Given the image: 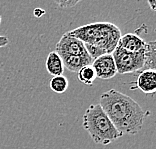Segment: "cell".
<instances>
[{
    "instance_id": "cell-1",
    "label": "cell",
    "mask_w": 156,
    "mask_h": 149,
    "mask_svg": "<svg viewBox=\"0 0 156 149\" xmlns=\"http://www.w3.org/2000/svg\"><path fill=\"white\" fill-rule=\"evenodd\" d=\"M99 104L122 135H135L140 132L145 117L150 115V112L143 110L133 98L116 89L102 93Z\"/></svg>"
},
{
    "instance_id": "cell-2",
    "label": "cell",
    "mask_w": 156,
    "mask_h": 149,
    "mask_svg": "<svg viewBox=\"0 0 156 149\" xmlns=\"http://www.w3.org/2000/svg\"><path fill=\"white\" fill-rule=\"evenodd\" d=\"M66 33L82 41L87 53L93 59L103 54H111L121 37L120 29L110 22L86 24Z\"/></svg>"
},
{
    "instance_id": "cell-3",
    "label": "cell",
    "mask_w": 156,
    "mask_h": 149,
    "mask_svg": "<svg viewBox=\"0 0 156 149\" xmlns=\"http://www.w3.org/2000/svg\"><path fill=\"white\" fill-rule=\"evenodd\" d=\"M83 128L94 143L108 145L123 136L106 115L100 104H91L83 115Z\"/></svg>"
},
{
    "instance_id": "cell-4",
    "label": "cell",
    "mask_w": 156,
    "mask_h": 149,
    "mask_svg": "<svg viewBox=\"0 0 156 149\" xmlns=\"http://www.w3.org/2000/svg\"><path fill=\"white\" fill-rule=\"evenodd\" d=\"M144 50L130 52L117 45L112 52L117 73L128 74L140 72L144 65Z\"/></svg>"
},
{
    "instance_id": "cell-5",
    "label": "cell",
    "mask_w": 156,
    "mask_h": 149,
    "mask_svg": "<svg viewBox=\"0 0 156 149\" xmlns=\"http://www.w3.org/2000/svg\"><path fill=\"white\" fill-rule=\"evenodd\" d=\"M55 51L60 55V57H63V56L82 55L87 53L82 41L79 40L78 38L70 36L66 32L62 35L61 38L57 42Z\"/></svg>"
},
{
    "instance_id": "cell-6",
    "label": "cell",
    "mask_w": 156,
    "mask_h": 149,
    "mask_svg": "<svg viewBox=\"0 0 156 149\" xmlns=\"http://www.w3.org/2000/svg\"><path fill=\"white\" fill-rule=\"evenodd\" d=\"M92 67L95 70L96 77L100 79H111L117 74L114 59L111 54H103L95 58L92 62Z\"/></svg>"
},
{
    "instance_id": "cell-7",
    "label": "cell",
    "mask_w": 156,
    "mask_h": 149,
    "mask_svg": "<svg viewBox=\"0 0 156 149\" xmlns=\"http://www.w3.org/2000/svg\"><path fill=\"white\" fill-rule=\"evenodd\" d=\"M132 89H140L147 95H154L156 92V70L147 69L140 71Z\"/></svg>"
},
{
    "instance_id": "cell-8",
    "label": "cell",
    "mask_w": 156,
    "mask_h": 149,
    "mask_svg": "<svg viewBox=\"0 0 156 149\" xmlns=\"http://www.w3.org/2000/svg\"><path fill=\"white\" fill-rule=\"evenodd\" d=\"M62 61L64 68H67L71 72H77L82 67L87 65H92L93 62V58L86 53V54L82 55H73V56H63Z\"/></svg>"
},
{
    "instance_id": "cell-9",
    "label": "cell",
    "mask_w": 156,
    "mask_h": 149,
    "mask_svg": "<svg viewBox=\"0 0 156 149\" xmlns=\"http://www.w3.org/2000/svg\"><path fill=\"white\" fill-rule=\"evenodd\" d=\"M145 45H146V42L135 33H127L121 35L118 41V46L130 52H138L143 50Z\"/></svg>"
},
{
    "instance_id": "cell-10",
    "label": "cell",
    "mask_w": 156,
    "mask_h": 149,
    "mask_svg": "<svg viewBox=\"0 0 156 149\" xmlns=\"http://www.w3.org/2000/svg\"><path fill=\"white\" fill-rule=\"evenodd\" d=\"M45 67L48 73L52 76L63 75L64 65H63L62 58L56 51H51L46 58Z\"/></svg>"
},
{
    "instance_id": "cell-11",
    "label": "cell",
    "mask_w": 156,
    "mask_h": 149,
    "mask_svg": "<svg viewBox=\"0 0 156 149\" xmlns=\"http://www.w3.org/2000/svg\"><path fill=\"white\" fill-rule=\"evenodd\" d=\"M156 68V42H146L144 50V65L141 71L147 69L155 70Z\"/></svg>"
},
{
    "instance_id": "cell-12",
    "label": "cell",
    "mask_w": 156,
    "mask_h": 149,
    "mask_svg": "<svg viewBox=\"0 0 156 149\" xmlns=\"http://www.w3.org/2000/svg\"><path fill=\"white\" fill-rule=\"evenodd\" d=\"M77 78L81 83H83L88 86L93 85L95 79H96V73L92 65H87L82 67L80 70L77 71Z\"/></svg>"
},
{
    "instance_id": "cell-13",
    "label": "cell",
    "mask_w": 156,
    "mask_h": 149,
    "mask_svg": "<svg viewBox=\"0 0 156 149\" xmlns=\"http://www.w3.org/2000/svg\"><path fill=\"white\" fill-rule=\"evenodd\" d=\"M68 79L64 75H57L53 76L49 82V87L50 89L57 94H62L67 90L68 88Z\"/></svg>"
},
{
    "instance_id": "cell-14",
    "label": "cell",
    "mask_w": 156,
    "mask_h": 149,
    "mask_svg": "<svg viewBox=\"0 0 156 149\" xmlns=\"http://www.w3.org/2000/svg\"><path fill=\"white\" fill-rule=\"evenodd\" d=\"M52 1L61 8H70V7H73L78 4L82 0H52Z\"/></svg>"
},
{
    "instance_id": "cell-15",
    "label": "cell",
    "mask_w": 156,
    "mask_h": 149,
    "mask_svg": "<svg viewBox=\"0 0 156 149\" xmlns=\"http://www.w3.org/2000/svg\"><path fill=\"white\" fill-rule=\"evenodd\" d=\"M9 44V39L6 36H0V47H4V46Z\"/></svg>"
},
{
    "instance_id": "cell-16",
    "label": "cell",
    "mask_w": 156,
    "mask_h": 149,
    "mask_svg": "<svg viewBox=\"0 0 156 149\" xmlns=\"http://www.w3.org/2000/svg\"><path fill=\"white\" fill-rule=\"evenodd\" d=\"M33 13H34V16L35 17H41L45 13V11H44V10L40 9V8H36V9H34V12Z\"/></svg>"
},
{
    "instance_id": "cell-17",
    "label": "cell",
    "mask_w": 156,
    "mask_h": 149,
    "mask_svg": "<svg viewBox=\"0 0 156 149\" xmlns=\"http://www.w3.org/2000/svg\"><path fill=\"white\" fill-rule=\"evenodd\" d=\"M147 3L149 5L150 9L152 11H155L156 10V5H155V0H147Z\"/></svg>"
},
{
    "instance_id": "cell-18",
    "label": "cell",
    "mask_w": 156,
    "mask_h": 149,
    "mask_svg": "<svg viewBox=\"0 0 156 149\" xmlns=\"http://www.w3.org/2000/svg\"><path fill=\"white\" fill-rule=\"evenodd\" d=\"M0 23H1V16H0Z\"/></svg>"
}]
</instances>
